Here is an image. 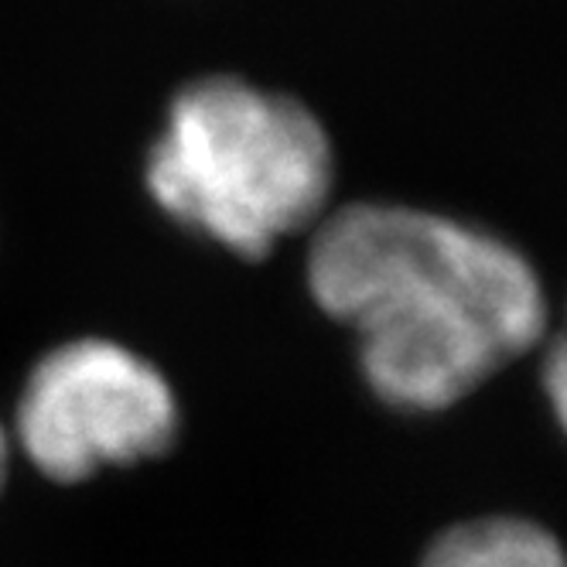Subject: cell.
<instances>
[{
    "mask_svg": "<svg viewBox=\"0 0 567 567\" xmlns=\"http://www.w3.org/2000/svg\"><path fill=\"white\" fill-rule=\"evenodd\" d=\"M305 277L318 308L355 332L370 390L411 414L455 408L547 329L537 270L513 247L411 206L321 216Z\"/></svg>",
    "mask_w": 567,
    "mask_h": 567,
    "instance_id": "obj_1",
    "label": "cell"
},
{
    "mask_svg": "<svg viewBox=\"0 0 567 567\" xmlns=\"http://www.w3.org/2000/svg\"><path fill=\"white\" fill-rule=\"evenodd\" d=\"M336 154L321 120L288 93L202 75L175 93L147 154V192L175 223L247 260L321 223Z\"/></svg>",
    "mask_w": 567,
    "mask_h": 567,
    "instance_id": "obj_2",
    "label": "cell"
},
{
    "mask_svg": "<svg viewBox=\"0 0 567 567\" xmlns=\"http://www.w3.org/2000/svg\"><path fill=\"white\" fill-rule=\"evenodd\" d=\"M8 431L38 475L79 485L168 455L182 434V403L147 355L86 336L49 349L28 370Z\"/></svg>",
    "mask_w": 567,
    "mask_h": 567,
    "instance_id": "obj_3",
    "label": "cell"
},
{
    "mask_svg": "<svg viewBox=\"0 0 567 567\" xmlns=\"http://www.w3.org/2000/svg\"><path fill=\"white\" fill-rule=\"evenodd\" d=\"M421 567H567L564 547L530 519H468L444 530Z\"/></svg>",
    "mask_w": 567,
    "mask_h": 567,
    "instance_id": "obj_4",
    "label": "cell"
},
{
    "mask_svg": "<svg viewBox=\"0 0 567 567\" xmlns=\"http://www.w3.org/2000/svg\"><path fill=\"white\" fill-rule=\"evenodd\" d=\"M544 386L550 396V408L560 421V427L567 431V329L564 336L550 346L547 362H544Z\"/></svg>",
    "mask_w": 567,
    "mask_h": 567,
    "instance_id": "obj_5",
    "label": "cell"
},
{
    "mask_svg": "<svg viewBox=\"0 0 567 567\" xmlns=\"http://www.w3.org/2000/svg\"><path fill=\"white\" fill-rule=\"evenodd\" d=\"M11 458H14V444H11V431L0 417V496L8 489V472H11Z\"/></svg>",
    "mask_w": 567,
    "mask_h": 567,
    "instance_id": "obj_6",
    "label": "cell"
}]
</instances>
